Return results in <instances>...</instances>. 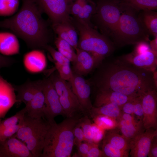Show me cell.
Listing matches in <instances>:
<instances>
[{
    "mask_svg": "<svg viewBox=\"0 0 157 157\" xmlns=\"http://www.w3.org/2000/svg\"><path fill=\"white\" fill-rule=\"evenodd\" d=\"M156 72L137 67L119 58L102 66L94 83L99 91H113L130 97L157 88Z\"/></svg>",
    "mask_w": 157,
    "mask_h": 157,
    "instance_id": "obj_1",
    "label": "cell"
},
{
    "mask_svg": "<svg viewBox=\"0 0 157 157\" xmlns=\"http://www.w3.org/2000/svg\"><path fill=\"white\" fill-rule=\"evenodd\" d=\"M19 10L11 17L0 21V27L9 29L32 49L43 48L49 41L47 23L36 0H22Z\"/></svg>",
    "mask_w": 157,
    "mask_h": 157,
    "instance_id": "obj_2",
    "label": "cell"
},
{
    "mask_svg": "<svg viewBox=\"0 0 157 157\" xmlns=\"http://www.w3.org/2000/svg\"><path fill=\"white\" fill-rule=\"evenodd\" d=\"M81 117L67 118L50 124L41 157H70L74 144L73 130Z\"/></svg>",
    "mask_w": 157,
    "mask_h": 157,
    "instance_id": "obj_3",
    "label": "cell"
},
{
    "mask_svg": "<svg viewBox=\"0 0 157 157\" xmlns=\"http://www.w3.org/2000/svg\"><path fill=\"white\" fill-rule=\"evenodd\" d=\"M138 13L131 8H124L117 28L111 36L115 47L150 41V34L139 18Z\"/></svg>",
    "mask_w": 157,
    "mask_h": 157,
    "instance_id": "obj_4",
    "label": "cell"
},
{
    "mask_svg": "<svg viewBox=\"0 0 157 157\" xmlns=\"http://www.w3.org/2000/svg\"><path fill=\"white\" fill-rule=\"evenodd\" d=\"M77 25L79 32L77 48L90 53L100 65L114 52L115 47L113 43L88 24L78 21Z\"/></svg>",
    "mask_w": 157,
    "mask_h": 157,
    "instance_id": "obj_5",
    "label": "cell"
},
{
    "mask_svg": "<svg viewBox=\"0 0 157 157\" xmlns=\"http://www.w3.org/2000/svg\"><path fill=\"white\" fill-rule=\"evenodd\" d=\"M50 126V123L45 118H32L25 113L23 125L14 135L26 143L34 157H41Z\"/></svg>",
    "mask_w": 157,
    "mask_h": 157,
    "instance_id": "obj_6",
    "label": "cell"
},
{
    "mask_svg": "<svg viewBox=\"0 0 157 157\" xmlns=\"http://www.w3.org/2000/svg\"><path fill=\"white\" fill-rule=\"evenodd\" d=\"M123 11L119 0H99L96 6L97 18L105 32L111 36Z\"/></svg>",
    "mask_w": 157,
    "mask_h": 157,
    "instance_id": "obj_7",
    "label": "cell"
},
{
    "mask_svg": "<svg viewBox=\"0 0 157 157\" xmlns=\"http://www.w3.org/2000/svg\"><path fill=\"white\" fill-rule=\"evenodd\" d=\"M37 81L44 97L45 118L50 124L53 123L55 122L54 118L56 116H65L59 96L49 78L38 80Z\"/></svg>",
    "mask_w": 157,
    "mask_h": 157,
    "instance_id": "obj_8",
    "label": "cell"
},
{
    "mask_svg": "<svg viewBox=\"0 0 157 157\" xmlns=\"http://www.w3.org/2000/svg\"><path fill=\"white\" fill-rule=\"evenodd\" d=\"M42 12L46 13L53 24L70 22L69 15L74 0H36Z\"/></svg>",
    "mask_w": 157,
    "mask_h": 157,
    "instance_id": "obj_9",
    "label": "cell"
},
{
    "mask_svg": "<svg viewBox=\"0 0 157 157\" xmlns=\"http://www.w3.org/2000/svg\"><path fill=\"white\" fill-rule=\"evenodd\" d=\"M69 82L72 89L80 105L84 115L89 116L90 111L93 106L90 99V83L83 76L74 73Z\"/></svg>",
    "mask_w": 157,
    "mask_h": 157,
    "instance_id": "obj_10",
    "label": "cell"
},
{
    "mask_svg": "<svg viewBox=\"0 0 157 157\" xmlns=\"http://www.w3.org/2000/svg\"><path fill=\"white\" fill-rule=\"evenodd\" d=\"M157 88L149 90L140 96L144 113L142 122L145 129H157Z\"/></svg>",
    "mask_w": 157,
    "mask_h": 157,
    "instance_id": "obj_11",
    "label": "cell"
},
{
    "mask_svg": "<svg viewBox=\"0 0 157 157\" xmlns=\"http://www.w3.org/2000/svg\"><path fill=\"white\" fill-rule=\"evenodd\" d=\"M157 135V129L151 128L129 141V154L131 157H146L154 137Z\"/></svg>",
    "mask_w": 157,
    "mask_h": 157,
    "instance_id": "obj_12",
    "label": "cell"
},
{
    "mask_svg": "<svg viewBox=\"0 0 157 157\" xmlns=\"http://www.w3.org/2000/svg\"><path fill=\"white\" fill-rule=\"evenodd\" d=\"M119 58L138 67L153 72L156 71L157 53L151 49L140 53L133 51Z\"/></svg>",
    "mask_w": 157,
    "mask_h": 157,
    "instance_id": "obj_13",
    "label": "cell"
},
{
    "mask_svg": "<svg viewBox=\"0 0 157 157\" xmlns=\"http://www.w3.org/2000/svg\"><path fill=\"white\" fill-rule=\"evenodd\" d=\"M0 157H34L26 145L14 135L0 141Z\"/></svg>",
    "mask_w": 157,
    "mask_h": 157,
    "instance_id": "obj_14",
    "label": "cell"
},
{
    "mask_svg": "<svg viewBox=\"0 0 157 157\" xmlns=\"http://www.w3.org/2000/svg\"><path fill=\"white\" fill-rule=\"evenodd\" d=\"M17 103L13 85L0 75V119L4 118L9 110Z\"/></svg>",
    "mask_w": 157,
    "mask_h": 157,
    "instance_id": "obj_15",
    "label": "cell"
},
{
    "mask_svg": "<svg viewBox=\"0 0 157 157\" xmlns=\"http://www.w3.org/2000/svg\"><path fill=\"white\" fill-rule=\"evenodd\" d=\"M23 63L25 69L31 74L43 72L45 69L47 61L44 52L39 49H34L25 53Z\"/></svg>",
    "mask_w": 157,
    "mask_h": 157,
    "instance_id": "obj_16",
    "label": "cell"
},
{
    "mask_svg": "<svg viewBox=\"0 0 157 157\" xmlns=\"http://www.w3.org/2000/svg\"><path fill=\"white\" fill-rule=\"evenodd\" d=\"M26 113L24 107L11 117L0 119V141H4L16 133L22 126L18 123L24 119Z\"/></svg>",
    "mask_w": 157,
    "mask_h": 157,
    "instance_id": "obj_17",
    "label": "cell"
},
{
    "mask_svg": "<svg viewBox=\"0 0 157 157\" xmlns=\"http://www.w3.org/2000/svg\"><path fill=\"white\" fill-rule=\"evenodd\" d=\"M76 50V58L73 63L74 73L85 76L99 65L96 59L90 53L78 48Z\"/></svg>",
    "mask_w": 157,
    "mask_h": 157,
    "instance_id": "obj_18",
    "label": "cell"
},
{
    "mask_svg": "<svg viewBox=\"0 0 157 157\" xmlns=\"http://www.w3.org/2000/svg\"><path fill=\"white\" fill-rule=\"evenodd\" d=\"M59 99L67 118L81 117V114L84 115L78 99L72 90L64 93Z\"/></svg>",
    "mask_w": 157,
    "mask_h": 157,
    "instance_id": "obj_19",
    "label": "cell"
},
{
    "mask_svg": "<svg viewBox=\"0 0 157 157\" xmlns=\"http://www.w3.org/2000/svg\"><path fill=\"white\" fill-rule=\"evenodd\" d=\"M36 82L38 88L33 99L25 106L26 114L32 118H45L44 113V97L37 81Z\"/></svg>",
    "mask_w": 157,
    "mask_h": 157,
    "instance_id": "obj_20",
    "label": "cell"
},
{
    "mask_svg": "<svg viewBox=\"0 0 157 157\" xmlns=\"http://www.w3.org/2000/svg\"><path fill=\"white\" fill-rule=\"evenodd\" d=\"M131 98L115 91H99L93 106L98 107L106 104L113 103L117 104L121 108L122 105Z\"/></svg>",
    "mask_w": 157,
    "mask_h": 157,
    "instance_id": "obj_21",
    "label": "cell"
},
{
    "mask_svg": "<svg viewBox=\"0 0 157 157\" xmlns=\"http://www.w3.org/2000/svg\"><path fill=\"white\" fill-rule=\"evenodd\" d=\"M20 45L17 36L13 33L0 32V53L5 56L18 54Z\"/></svg>",
    "mask_w": 157,
    "mask_h": 157,
    "instance_id": "obj_22",
    "label": "cell"
},
{
    "mask_svg": "<svg viewBox=\"0 0 157 157\" xmlns=\"http://www.w3.org/2000/svg\"><path fill=\"white\" fill-rule=\"evenodd\" d=\"M53 28L58 37L67 41L76 50L78 40V35L76 30L70 22L53 24Z\"/></svg>",
    "mask_w": 157,
    "mask_h": 157,
    "instance_id": "obj_23",
    "label": "cell"
},
{
    "mask_svg": "<svg viewBox=\"0 0 157 157\" xmlns=\"http://www.w3.org/2000/svg\"><path fill=\"white\" fill-rule=\"evenodd\" d=\"M13 86L15 91L17 92V104H20L23 103L25 106L33 99L38 88L36 81H32L29 80L22 84Z\"/></svg>",
    "mask_w": 157,
    "mask_h": 157,
    "instance_id": "obj_24",
    "label": "cell"
},
{
    "mask_svg": "<svg viewBox=\"0 0 157 157\" xmlns=\"http://www.w3.org/2000/svg\"><path fill=\"white\" fill-rule=\"evenodd\" d=\"M103 141L110 143L120 149L129 152V140L119 133L117 128L106 130Z\"/></svg>",
    "mask_w": 157,
    "mask_h": 157,
    "instance_id": "obj_25",
    "label": "cell"
},
{
    "mask_svg": "<svg viewBox=\"0 0 157 157\" xmlns=\"http://www.w3.org/2000/svg\"><path fill=\"white\" fill-rule=\"evenodd\" d=\"M138 16L150 34L157 37V13L155 10H144L139 12Z\"/></svg>",
    "mask_w": 157,
    "mask_h": 157,
    "instance_id": "obj_26",
    "label": "cell"
},
{
    "mask_svg": "<svg viewBox=\"0 0 157 157\" xmlns=\"http://www.w3.org/2000/svg\"><path fill=\"white\" fill-rule=\"evenodd\" d=\"M122 113L121 108L117 104L110 103L96 107L92 106L89 116L92 118L98 115H104L114 118L117 120Z\"/></svg>",
    "mask_w": 157,
    "mask_h": 157,
    "instance_id": "obj_27",
    "label": "cell"
},
{
    "mask_svg": "<svg viewBox=\"0 0 157 157\" xmlns=\"http://www.w3.org/2000/svg\"><path fill=\"white\" fill-rule=\"evenodd\" d=\"M122 6L139 12L144 10H156L157 0H119Z\"/></svg>",
    "mask_w": 157,
    "mask_h": 157,
    "instance_id": "obj_28",
    "label": "cell"
},
{
    "mask_svg": "<svg viewBox=\"0 0 157 157\" xmlns=\"http://www.w3.org/2000/svg\"><path fill=\"white\" fill-rule=\"evenodd\" d=\"M121 134L129 140L144 131L142 121H138L132 123H130L118 127Z\"/></svg>",
    "mask_w": 157,
    "mask_h": 157,
    "instance_id": "obj_29",
    "label": "cell"
},
{
    "mask_svg": "<svg viewBox=\"0 0 157 157\" xmlns=\"http://www.w3.org/2000/svg\"><path fill=\"white\" fill-rule=\"evenodd\" d=\"M95 4L90 0H85L82 8L76 17L78 21L91 26L90 19L96 12Z\"/></svg>",
    "mask_w": 157,
    "mask_h": 157,
    "instance_id": "obj_30",
    "label": "cell"
},
{
    "mask_svg": "<svg viewBox=\"0 0 157 157\" xmlns=\"http://www.w3.org/2000/svg\"><path fill=\"white\" fill-rule=\"evenodd\" d=\"M55 44L58 51L73 63L76 60V56L74 49L68 42L58 37L55 41Z\"/></svg>",
    "mask_w": 157,
    "mask_h": 157,
    "instance_id": "obj_31",
    "label": "cell"
},
{
    "mask_svg": "<svg viewBox=\"0 0 157 157\" xmlns=\"http://www.w3.org/2000/svg\"><path fill=\"white\" fill-rule=\"evenodd\" d=\"M19 0H0V16L13 15L17 12Z\"/></svg>",
    "mask_w": 157,
    "mask_h": 157,
    "instance_id": "obj_32",
    "label": "cell"
},
{
    "mask_svg": "<svg viewBox=\"0 0 157 157\" xmlns=\"http://www.w3.org/2000/svg\"><path fill=\"white\" fill-rule=\"evenodd\" d=\"M92 118L94 124L106 131L117 128V120L114 118L100 115Z\"/></svg>",
    "mask_w": 157,
    "mask_h": 157,
    "instance_id": "obj_33",
    "label": "cell"
},
{
    "mask_svg": "<svg viewBox=\"0 0 157 157\" xmlns=\"http://www.w3.org/2000/svg\"><path fill=\"white\" fill-rule=\"evenodd\" d=\"M102 151L105 157H128L129 155V151L118 149L104 141Z\"/></svg>",
    "mask_w": 157,
    "mask_h": 157,
    "instance_id": "obj_34",
    "label": "cell"
},
{
    "mask_svg": "<svg viewBox=\"0 0 157 157\" xmlns=\"http://www.w3.org/2000/svg\"><path fill=\"white\" fill-rule=\"evenodd\" d=\"M79 123L83 131L85 138V141L92 142V123L89 116L83 115L79 119Z\"/></svg>",
    "mask_w": 157,
    "mask_h": 157,
    "instance_id": "obj_35",
    "label": "cell"
},
{
    "mask_svg": "<svg viewBox=\"0 0 157 157\" xmlns=\"http://www.w3.org/2000/svg\"><path fill=\"white\" fill-rule=\"evenodd\" d=\"M55 67L60 78L65 81L69 82L73 76L70 64H60L54 62Z\"/></svg>",
    "mask_w": 157,
    "mask_h": 157,
    "instance_id": "obj_36",
    "label": "cell"
},
{
    "mask_svg": "<svg viewBox=\"0 0 157 157\" xmlns=\"http://www.w3.org/2000/svg\"><path fill=\"white\" fill-rule=\"evenodd\" d=\"M50 53L54 62L60 64H70V61L58 51L51 46L46 45L44 48Z\"/></svg>",
    "mask_w": 157,
    "mask_h": 157,
    "instance_id": "obj_37",
    "label": "cell"
},
{
    "mask_svg": "<svg viewBox=\"0 0 157 157\" xmlns=\"http://www.w3.org/2000/svg\"><path fill=\"white\" fill-rule=\"evenodd\" d=\"M133 115L137 120L142 121L144 113L140 96L134 98Z\"/></svg>",
    "mask_w": 157,
    "mask_h": 157,
    "instance_id": "obj_38",
    "label": "cell"
},
{
    "mask_svg": "<svg viewBox=\"0 0 157 157\" xmlns=\"http://www.w3.org/2000/svg\"><path fill=\"white\" fill-rule=\"evenodd\" d=\"M92 142L97 144L103 139L106 130L103 129L94 123H92Z\"/></svg>",
    "mask_w": 157,
    "mask_h": 157,
    "instance_id": "obj_39",
    "label": "cell"
},
{
    "mask_svg": "<svg viewBox=\"0 0 157 157\" xmlns=\"http://www.w3.org/2000/svg\"><path fill=\"white\" fill-rule=\"evenodd\" d=\"M79 122L76 124L73 130L74 144V145L76 146L81 142L85 141L84 133Z\"/></svg>",
    "mask_w": 157,
    "mask_h": 157,
    "instance_id": "obj_40",
    "label": "cell"
},
{
    "mask_svg": "<svg viewBox=\"0 0 157 157\" xmlns=\"http://www.w3.org/2000/svg\"><path fill=\"white\" fill-rule=\"evenodd\" d=\"M92 142L85 141H83L77 146V157H86Z\"/></svg>",
    "mask_w": 157,
    "mask_h": 157,
    "instance_id": "obj_41",
    "label": "cell"
},
{
    "mask_svg": "<svg viewBox=\"0 0 157 157\" xmlns=\"http://www.w3.org/2000/svg\"><path fill=\"white\" fill-rule=\"evenodd\" d=\"M104 157L103 153L99 149L98 144L92 142L86 157Z\"/></svg>",
    "mask_w": 157,
    "mask_h": 157,
    "instance_id": "obj_42",
    "label": "cell"
},
{
    "mask_svg": "<svg viewBox=\"0 0 157 157\" xmlns=\"http://www.w3.org/2000/svg\"><path fill=\"white\" fill-rule=\"evenodd\" d=\"M135 97L131 98L122 105L121 107V110L122 112L133 115L134 99Z\"/></svg>",
    "mask_w": 157,
    "mask_h": 157,
    "instance_id": "obj_43",
    "label": "cell"
},
{
    "mask_svg": "<svg viewBox=\"0 0 157 157\" xmlns=\"http://www.w3.org/2000/svg\"><path fill=\"white\" fill-rule=\"evenodd\" d=\"M16 62V60L13 58L0 53V69L2 68L9 67Z\"/></svg>",
    "mask_w": 157,
    "mask_h": 157,
    "instance_id": "obj_44",
    "label": "cell"
},
{
    "mask_svg": "<svg viewBox=\"0 0 157 157\" xmlns=\"http://www.w3.org/2000/svg\"><path fill=\"white\" fill-rule=\"evenodd\" d=\"M85 0H76L71 8V13L77 17L81 10Z\"/></svg>",
    "mask_w": 157,
    "mask_h": 157,
    "instance_id": "obj_45",
    "label": "cell"
},
{
    "mask_svg": "<svg viewBox=\"0 0 157 157\" xmlns=\"http://www.w3.org/2000/svg\"><path fill=\"white\" fill-rule=\"evenodd\" d=\"M133 52L140 53L151 49V48L148 42H142L137 44Z\"/></svg>",
    "mask_w": 157,
    "mask_h": 157,
    "instance_id": "obj_46",
    "label": "cell"
},
{
    "mask_svg": "<svg viewBox=\"0 0 157 157\" xmlns=\"http://www.w3.org/2000/svg\"><path fill=\"white\" fill-rule=\"evenodd\" d=\"M148 156L149 157H157V135L155 136L153 140Z\"/></svg>",
    "mask_w": 157,
    "mask_h": 157,
    "instance_id": "obj_47",
    "label": "cell"
},
{
    "mask_svg": "<svg viewBox=\"0 0 157 157\" xmlns=\"http://www.w3.org/2000/svg\"><path fill=\"white\" fill-rule=\"evenodd\" d=\"M119 119L123 120L129 123H134L139 121L136 119L134 115L125 113L122 111Z\"/></svg>",
    "mask_w": 157,
    "mask_h": 157,
    "instance_id": "obj_48",
    "label": "cell"
},
{
    "mask_svg": "<svg viewBox=\"0 0 157 157\" xmlns=\"http://www.w3.org/2000/svg\"><path fill=\"white\" fill-rule=\"evenodd\" d=\"M150 42L149 45L151 49L153 51L157 53V37L155 38L153 40Z\"/></svg>",
    "mask_w": 157,
    "mask_h": 157,
    "instance_id": "obj_49",
    "label": "cell"
}]
</instances>
